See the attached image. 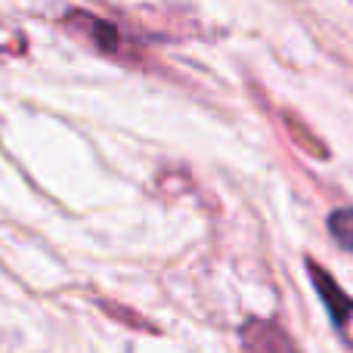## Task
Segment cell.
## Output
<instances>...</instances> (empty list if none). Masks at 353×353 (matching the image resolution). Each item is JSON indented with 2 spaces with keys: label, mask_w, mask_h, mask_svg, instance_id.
I'll use <instances>...</instances> for the list:
<instances>
[{
  "label": "cell",
  "mask_w": 353,
  "mask_h": 353,
  "mask_svg": "<svg viewBox=\"0 0 353 353\" xmlns=\"http://www.w3.org/2000/svg\"><path fill=\"white\" fill-rule=\"evenodd\" d=\"M310 273H313V282H316L319 294H323V304L329 307L332 319H335V325H344V323H347V316L353 313V301L335 285V279H332L325 270L316 267V263H310Z\"/></svg>",
  "instance_id": "obj_2"
},
{
  "label": "cell",
  "mask_w": 353,
  "mask_h": 353,
  "mask_svg": "<svg viewBox=\"0 0 353 353\" xmlns=\"http://www.w3.org/2000/svg\"><path fill=\"white\" fill-rule=\"evenodd\" d=\"M329 232L341 248H347L353 254V205L350 208H338L329 217Z\"/></svg>",
  "instance_id": "obj_3"
},
{
  "label": "cell",
  "mask_w": 353,
  "mask_h": 353,
  "mask_svg": "<svg viewBox=\"0 0 353 353\" xmlns=\"http://www.w3.org/2000/svg\"><path fill=\"white\" fill-rule=\"evenodd\" d=\"M239 338H242L245 353H298L288 332L270 319H248Z\"/></svg>",
  "instance_id": "obj_1"
}]
</instances>
